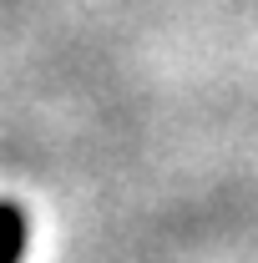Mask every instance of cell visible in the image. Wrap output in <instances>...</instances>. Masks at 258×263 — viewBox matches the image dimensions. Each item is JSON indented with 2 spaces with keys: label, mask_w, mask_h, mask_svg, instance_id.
<instances>
[{
  "label": "cell",
  "mask_w": 258,
  "mask_h": 263,
  "mask_svg": "<svg viewBox=\"0 0 258 263\" xmlns=\"http://www.w3.org/2000/svg\"><path fill=\"white\" fill-rule=\"evenodd\" d=\"M26 253V213H21V202H10V258L5 263H21Z\"/></svg>",
  "instance_id": "1"
}]
</instances>
